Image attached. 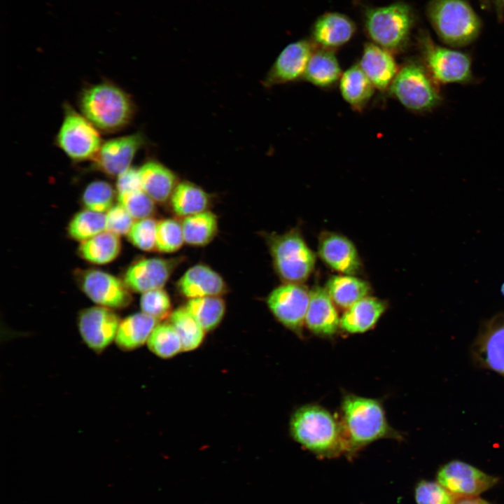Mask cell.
Segmentation results:
<instances>
[{"mask_svg":"<svg viewBox=\"0 0 504 504\" xmlns=\"http://www.w3.org/2000/svg\"><path fill=\"white\" fill-rule=\"evenodd\" d=\"M78 105L80 113L104 133H115L127 127L136 112L132 96L108 80L84 87Z\"/></svg>","mask_w":504,"mask_h":504,"instance_id":"obj_1","label":"cell"},{"mask_svg":"<svg viewBox=\"0 0 504 504\" xmlns=\"http://www.w3.org/2000/svg\"><path fill=\"white\" fill-rule=\"evenodd\" d=\"M342 413L346 452L350 454L378 440L398 436L376 399L346 395L342 400Z\"/></svg>","mask_w":504,"mask_h":504,"instance_id":"obj_2","label":"cell"},{"mask_svg":"<svg viewBox=\"0 0 504 504\" xmlns=\"http://www.w3.org/2000/svg\"><path fill=\"white\" fill-rule=\"evenodd\" d=\"M290 428L293 439L321 457H335L346 451L342 425L325 408L304 405L293 414Z\"/></svg>","mask_w":504,"mask_h":504,"instance_id":"obj_3","label":"cell"},{"mask_svg":"<svg viewBox=\"0 0 504 504\" xmlns=\"http://www.w3.org/2000/svg\"><path fill=\"white\" fill-rule=\"evenodd\" d=\"M388 92L414 113L431 112L443 101L440 85L423 62L414 59L407 60L399 67Z\"/></svg>","mask_w":504,"mask_h":504,"instance_id":"obj_4","label":"cell"},{"mask_svg":"<svg viewBox=\"0 0 504 504\" xmlns=\"http://www.w3.org/2000/svg\"><path fill=\"white\" fill-rule=\"evenodd\" d=\"M427 13L434 29L447 44L465 46L479 34V20L463 0H433Z\"/></svg>","mask_w":504,"mask_h":504,"instance_id":"obj_5","label":"cell"},{"mask_svg":"<svg viewBox=\"0 0 504 504\" xmlns=\"http://www.w3.org/2000/svg\"><path fill=\"white\" fill-rule=\"evenodd\" d=\"M413 23L410 8L402 2L369 8L364 18L365 29L372 43L397 52L406 46Z\"/></svg>","mask_w":504,"mask_h":504,"instance_id":"obj_6","label":"cell"},{"mask_svg":"<svg viewBox=\"0 0 504 504\" xmlns=\"http://www.w3.org/2000/svg\"><path fill=\"white\" fill-rule=\"evenodd\" d=\"M55 136V145L74 162L94 161L103 144L99 131L69 104Z\"/></svg>","mask_w":504,"mask_h":504,"instance_id":"obj_7","label":"cell"},{"mask_svg":"<svg viewBox=\"0 0 504 504\" xmlns=\"http://www.w3.org/2000/svg\"><path fill=\"white\" fill-rule=\"evenodd\" d=\"M276 272L285 283L301 284L312 272L316 255L297 230L270 237Z\"/></svg>","mask_w":504,"mask_h":504,"instance_id":"obj_8","label":"cell"},{"mask_svg":"<svg viewBox=\"0 0 504 504\" xmlns=\"http://www.w3.org/2000/svg\"><path fill=\"white\" fill-rule=\"evenodd\" d=\"M423 63L439 85L468 84L475 80L470 57L435 43L424 35L419 38Z\"/></svg>","mask_w":504,"mask_h":504,"instance_id":"obj_9","label":"cell"},{"mask_svg":"<svg viewBox=\"0 0 504 504\" xmlns=\"http://www.w3.org/2000/svg\"><path fill=\"white\" fill-rule=\"evenodd\" d=\"M436 481L461 498L478 496L494 486L499 479L466 462L452 460L438 470Z\"/></svg>","mask_w":504,"mask_h":504,"instance_id":"obj_10","label":"cell"},{"mask_svg":"<svg viewBox=\"0 0 504 504\" xmlns=\"http://www.w3.org/2000/svg\"><path fill=\"white\" fill-rule=\"evenodd\" d=\"M309 291L300 284L285 283L274 288L267 299L271 312L284 326L300 333L304 324Z\"/></svg>","mask_w":504,"mask_h":504,"instance_id":"obj_11","label":"cell"},{"mask_svg":"<svg viewBox=\"0 0 504 504\" xmlns=\"http://www.w3.org/2000/svg\"><path fill=\"white\" fill-rule=\"evenodd\" d=\"M120 321L112 309L99 305L81 310L77 324L85 345L101 354L115 340Z\"/></svg>","mask_w":504,"mask_h":504,"instance_id":"obj_12","label":"cell"},{"mask_svg":"<svg viewBox=\"0 0 504 504\" xmlns=\"http://www.w3.org/2000/svg\"><path fill=\"white\" fill-rule=\"evenodd\" d=\"M77 279L84 293L99 306L121 309L132 301L125 282L107 272L94 269L82 270L78 273Z\"/></svg>","mask_w":504,"mask_h":504,"instance_id":"obj_13","label":"cell"},{"mask_svg":"<svg viewBox=\"0 0 504 504\" xmlns=\"http://www.w3.org/2000/svg\"><path fill=\"white\" fill-rule=\"evenodd\" d=\"M146 144L144 133L137 132L103 142L93 167L109 177H118L131 167L137 153Z\"/></svg>","mask_w":504,"mask_h":504,"instance_id":"obj_14","label":"cell"},{"mask_svg":"<svg viewBox=\"0 0 504 504\" xmlns=\"http://www.w3.org/2000/svg\"><path fill=\"white\" fill-rule=\"evenodd\" d=\"M313 45L308 40L300 39L285 46L266 74L262 81L263 86L270 88L303 78L314 50Z\"/></svg>","mask_w":504,"mask_h":504,"instance_id":"obj_15","label":"cell"},{"mask_svg":"<svg viewBox=\"0 0 504 504\" xmlns=\"http://www.w3.org/2000/svg\"><path fill=\"white\" fill-rule=\"evenodd\" d=\"M178 263L176 259H141L129 267L124 282L130 290L136 293L162 288Z\"/></svg>","mask_w":504,"mask_h":504,"instance_id":"obj_16","label":"cell"},{"mask_svg":"<svg viewBox=\"0 0 504 504\" xmlns=\"http://www.w3.org/2000/svg\"><path fill=\"white\" fill-rule=\"evenodd\" d=\"M475 351L482 364L504 375V313L495 315L484 324Z\"/></svg>","mask_w":504,"mask_h":504,"instance_id":"obj_17","label":"cell"},{"mask_svg":"<svg viewBox=\"0 0 504 504\" xmlns=\"http://www.w3.org/2000/svg\"><path fill=\"white\" fill-rule=\"evenodd\" d=\"M392 53L372 42L367 43L358 64L381 92L388 91L400 67Z\"/></svg>","mask_w":504,"mask_h":504,"instance_id":"obj_18","label":"cell"},{"mask_svg":"<svg viewBox=\"0 0 504 504\" xmlns=\"http://www.w3.org/2000/svg\"><path fill=\"white\" fill-rule=\"evenodd\" d=\"M318 254L332 269L346 275H354L360 269V261L354 244L336 233L324 234L319 242Z\"/></svg>","mask_w":504,"mask_h":504,"instance_id":"obj_19","label":"cell"},{"mask_svg":"<svg viewBox=\"0 0 504 504\" xmlns=\"http://www.w3.org/2000/svg\"><path fill=\"white\" fill-rule=\"evenodd\" d=\"M356 27L348 16L337 12L323 14L314 23L312 36L320 48L332 50L347 43L354 36Z\"/></svg>","mask_w":504,"mask_h":504,"instance_id":"obj_20","label":"cell"},{"mask_svg":"<svg viewBox=\"0 0 504 504\" xmlns=\"http://www.w3.org/2000/svg\"><path fill=\"white\" fill-rule=\"evenodd\" d=\"M340 318L326 288L316 286L309 290V302L304 324L312 332L332 336L337 331Z\"/></svg>","mask_w":504,"mask_h":504,"instance_id":"obj_21","label":"cell"},{"mask_svg":"<svg viewBox=\"0 0 504 504\" xmlns=\"http://www.w3.org/2000/svg\"><path fill=\"white\" fill-rule=\"evenodd\" d=\"M177 286L180 293L190 299L220 296L227 291L222 276L203 264L190 267L180 278Z\"/></svg>","mask_w":504,"mask_h":504,"instance_id":"obj_22","label":"cell"},{"mask_svg":"<svg viewBox=\"0 0 504 504\" xmlns=\"http://www.w3.org/2000/svg\"><path fill=\"white\" fill-rule=\"evenodd\" d=\"M139 172L142 190L155 202L164 203L171 198L179 183L172 170L155 160L145 162Z\"/></svg>","mask_w":504,"mask_h":504,"instance_id":"obj_23","label":"cell"},{"mask_svg":"<svg viewBox=\"0 0 504 504\" xmlns=\"http://www.w3.org/2000/svg\"><path fill=\"white\" fill-rule=\"evenodd\" d=\"M386 309L384 302L365 297L346 309L340 318V328L349 333H363L377 323Z\"/></svg>","mask_w":504,"mask_h":504,"instance_id":"obj_24","label":"cell"},{"mask_svg":"<svg viewBox=\"0 0 504 504\" xmlns=\"http://www.w3.org/2000/svg\"><path fill=\"white\" fill-rule=\"evenodd\" d=\"M339 88L343 99L359 112L368 105L376 90L358 64L342 72Z\"/></svg>","mask_w":504,"mask_h":504,"instance_id":"obj_25","label":"cell"},{"mask_svg":"<svg viewBox=\"0 0 504 504\" xmlns=\"http://www.w3.org/2000/svg\"><path fill=\"white\" fill-rule=\"evenodd\" d=\"M342 71L332 50L314 49L307 64L303 79L320 88H330L339 83Z\"/></svg>","mask_w":504,"mask_h":504,"instance_id":"obj_26","label":"cell"},{"mask_svg":"<svg viewBox=\"0 0 504 504\" xmlns=\"http://www.w3.org/2000/svg\"><path fill=\"white\" fill-rule=\"evenodd\" d=\"M158 320L143 312L130 315L120 321L115 342L124 351L134 350L147 342Z\"/></svg>","mask_w":504,"mask_h":504,"instance_id":"obj_27","label":"cell"},{"mask_svg":"<svg viewBox=\"0 0 504 504\" xmlns=\"http://www.w3.org/2000/svg\"><path fill=\"white\" fill-rule=\"evenodd\" d=\"M170 199L174 213L184 217L206 211L210 203L209 194L198 185L188 181L178 183Z\"/></svg>","mask_w":504,"mask_h":504,"instance_id":"obj_28","label":"cell"},{"mask_svg":"<svg viewBox=\"0 0 504 504\" xmlns=\"http://www.w3.org/2000/svg\"><path fill=\"white\" fill-rule=\"evenodd\" d=\"M120 251V237L106 230L82 241L78 248V253L83 258L97 265L112 262Z\"/></svg>","mask_w":504,"mask_h":504,"instance_id":"obj_29","label":"cell"},{"mask_svg":"<svg viewBox=\"0 0 504 504\" xmlns=\"http://www.w3.org/2000/svg\"><path fill=\"white\" fill-rule=\"evenodd\" d=\"M325 288L334 303L345 309L367 297L370 291L366 281L346 274L330 278Z\"/></svg>","mask_w":504,"mask_h":504,"instance_id":"obj_30","label":"cell"},{"mask_svg":"<svg viewBox=\"0 0 504 504\" xmlns=\"http://www.w3.org/2000/svg\"><path fill=\"white\" fill-rule=\"evenodd\" d=\"M181 225L185 242L192 246L208 244L218 232L217 217L209 211L185 217Z\"/></svg>","mask_w":504,"mask_h":504,"instance_id":"obj_31","label":"cell"},{"mask_svg":"<svg viewBox=\"0 0 504 504\" xmlns=\"http://www.w3.org/2000/svg\"><path fill=\"white\" fill-rule=\"evenodd\" d=\"M185 307L205 331L216 328L225 311V302L220 296L190 299Z\"/></svg>","mask_w":504,"mask_h":504,"instance_id":"obj_32","label":"cell"},{"mask_svg":"<svg viewBox=\"0 0 504 504\" xmlns=\"http://www.w3.org/2000/svg\"><path fill=\"white\" fill-rule=\"evenodd\" d=\"M170 323L180 337L182 351L194 350L202 342L205 330L186 307L171 314Z\"/></svg>","mask_w":504,"mask_h":504,"instance_id":"obj_33","label":"cell"},{"mask_svg":"<svg viewBox=\"0 0 504 504\" xmlns=\"http://www.w3.org/2000/svg\"><path fill=\"white\" fill-rule=\"evenodd\" d=\"M147 345L152 353L162 358H172L182 351L180 337L171 323L157 324Z\"/></svg>","mask_w":504,"mask_h":504,"instance_id":"obj_34","label":"cell"},{"mask_svg":"<svg viewBox=\"0 0 504 504\" xmlns=\"http://www.w3.org/2000/svg\"><path fill=\"white\" fill-rule=\"evenodd\" d=\"M67 230L71 238L84 241L106 230V214L89 209L79 211L69 222Z\"/></svg>","mask_w":504,"mask_h":504,"instance_id":"obj_35","label":"cell"},{"mask_svg":"<svg viewBox=\"0 0 504 504\" xmlns=\"http://www.w3.org/2000/svg\"><path fill=\"white\" fill-rule=\"evenodd\" d=\"M114 197L115 190L108 182L96 180L85 188L81 200L86 209L104 213L113 206Z\"/></svg>","mask_w":504,"mask_h":504,"instance_id":"obj_36","label":"cell"},{"mask_svg":"<svg viewBox=\"0 0 504 504\" xmlns=\"http://www.w3.org/2000/svg\"><path fill=\"white\" fill-rule=\"evenodd\" d=\"M185 242L182 225L177 220L166 218L158 222L156 249L162 253L178 251Z\"/></svg>","mask_w":504,"mask_h":504,"instance_id":"obj_37","label":"cell"},{"mask_svg":"<svg viewBox=\"0 0 504 504\" xmlns=\"http://www.w3.org/2000/svg\"><path fill=\"white\" fill-rule=\"evenodd\" d=\"M458 498L437 481L423 479L414 488L416 504H455Z\"/></svg>","mask_w":504,"mask_h":504,"instance_id":"obj_38","label":"cell"},{"mask_svg":"<svg viewBox=\"0 0 504 504\" xmlns=\"http://www.w3.org/2000/svg\"><path fill=\"white\" fill-rule=\"evenodd\" d=\"M118 200L134 220L148 218L155 211V202L143 190L118 193Z\"/></svg>","mask_w":504,"mask_h":504,"instance_id":"obj_39","label":"cell"},{"mask_svg":"<svg viewBox=\"0 0 504 504\" xmlns=\"http://www.w3.org/2000/svg\"><path fill=\"white\" fill-rule=\"evenodd\" d=\"M157 224L158 222L150 217L136 220L127 234L129 241L141 250H154L156 248Z\"/></svg>","mask_w":504,"mask_h":504,"instance_id":"obj_40","label":"cell"},{"mask_svg":"<svg viewBox=\"0 0 504 504\" xmlns=\"http://www.w3.org/2000/svg\"><path fill=\"white\" fill-rule=\"evenodd\" d=\"M140 307L143 313L158 321L167 317L172 309L170 298L162 288L142 293Z\"/></svg>","mask_w":504,"mask_h":504,"instance_id":"obj_41","label":"cell"},{"mask_svg":"<svg viewBox=\"0 0 504 504\" xmlns=\"http://www.w3.org/2000/svg\"><path fill=\"white\" fill-rule=\"evenodd\" d=\"M134 218L120 204L113 205L106 214V230L118 236L127 235Z\"/></svg>","mask_w":504,"mask_h":504,"instance_id":"obj_42","label":"cell"},{"mask_svg":"<svg viewBox=\"0 0 504 504\" xmlns=\"http://www.w3.org/2000/svg\"><path fill=\"white\" fill-rule=\"evenodd\" d=\"M115 186L118 193L142 190L139 169L130 167L120 174Z\"/></svg>","mask_w":504,"mask_h":504,"instance_id":"obj_43","label":"cell"},{"mask_svg":"<svg viewBox=\"0 0 504 504\" xmlns=\"http://www.w3.org/2000/svg\"><path fill=\"white\" fill-rule=\"evenodd\" d=\"M455 504H492L478 496L459 498Z\"/></svg>","mask_w":504,"mask_h":504,"instance_id":"obj_44","label":"cell"},{"mask_svg":"<svg viewBox=\"0 0 504 504\" xmlns=\"http://www.w3.org/2000/svg\"><path fill=\"white\" fill-rule=\"evenodd\" d=\"M501 291H502L503 293L504 294V284H503V286H502V290H501Z\"/></svg>","mask_w":504,"mask_h":504,"instance_id":"obj_45","label":"cell"}]
</instances>
